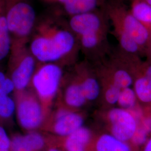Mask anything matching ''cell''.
Returning <instances> with one entry per match:
<instances>
[{"label":"cell","instance_id":"1","mask_svg":"<svg viewBox=\"0 0 151 151\" xmlns=\"http://www.w3.org/2000/svg\"><path fill=\"white\" fill-rule=\"evenodd\" d=\"M28 44L38 63H56L72 52L76 39L70 28L47 19L37 22Z\"/></svg>","mask_w":151,"mask_h":151},{"label":"cell","instance_id":"2","mask_svg":"<svg viewBox=\"0 0 151 151\" xmlns=\"http://www.w3.org/2000/svg\"><path fill=\"white\" fill-rule=\"evenodd\" d=\"M12 40L29 42L37 23L30 0H2Z\"/></svg>","mask_w":151,"mask_h":151},{"label":"cell","instance_id":"3","mask_svg":"<svg viewBox=\"0 0 151 151\" xmlns=\"http://www.w3.org/2000/svg\"><path fill=\"white\" fill-rule=\"evenodd\" d=\"M29 42L12 40L11 50L9 55V76L13 81L15 91L27 89L37 65L29 47Z\"/></svg>","mask_w":151,"mask_h":151},{"label":"cell","instance_id":"4","mask_svg":"<svg viewBox=\"0 0 151 151\" xmlns=\"http://www.w3.org/2000/svg\"><path fill=\"white\" fill-rule=\"evenodd\" d=\"M14 100L16 104L17 120L22 129L27 132L42 128L48 111L35 92L30 88L15 91Z\"/></svg>","mask_w":151,"mask_h":151},{"label":"cell","instance_id":"5","mask_svg":"<svg viewBox=\"0 0 151 151\" xmlns=\"http://www.w3.org/2000/svg\"><path fill=\"white\" fill-rule=\"evenodd\" d=\"M63 75L61 67L54 63H39L32 75L29 88L48 111L60 89Z\"/></svg>","mask_w":151,"mask_h":151},{"label":"cell","instance_id":"6","mask_svg":"<svg viewBox=\"0 0 151 151\" xmlns=\"http://www.w3.org/2000/svg\"><path fill=\"white\" fill-rule=\"evenodd\" d=\"M108 118L111 134L119 140L129 143L139 124L135 115L129 110L114 108L109 111Z\"/></svg>","mask_w":151,"mask_h":151},{"label":"cell","instance_id":"7","mask_svg":"<svg viewBox=\"0 0 151 151\" xmlns=\"http://www.w3.org/2000/svg\"><path fill=\"white\" fill-rule=\"evenodd\" d=\"M83 123L84 120L80 114L61 108L54 113L50 120L45 123L42 128L60 138H64L83 127Z\"/></svg>","mask_w":151,"mask_h":151},{"label":"cell","instance_id":"8","mask_svg":"<svg viewBox=\"0 0 151 151\" xmlns=\"http://www.w3.org/2000/svg\"><path fill=\"white\" fill-rule=\"evenodd\" d=\"M111 13L114 25L121 27L128 34L140 48L148 44L151 38V32L130 12L120 10Z\"/></svg>","mask_w":151,"mask_h":151},{"label":"cell","instance_id":"9","mask_svg":"<svg viewBox=\"0 0 151 151\" xmlns=\"http://www.w3.org/2000/svg\"><path fill=\"white\" fill-rule=\"evenodd\" d=\"M69 27L72 32L80 37L92 32L104 31L101 18L92 12L72 16Z\"/></svg>","mask_w":151,"mask_h":151},{"label":"cell","instance_id":"10","mask_svg":"<svg viewBox=\"0 0 151 151\" xmlns=\"http://www.w3.org/2000/svg\"><path fill=\"white\" fill-rule=\"evenodd\" d=\"M46 145L47 139L42 134L37 130L29 131L11 137L10 151H42Z\"/></svg>","mask_w":151,"mask_h":151},{"label":"cell","instance_id":"11","mask_svg":"<svg viewBox=\"0 0 151 151\" xmlns=\"http://www.w3.org/2000/svg\"><path fill=\"white\" fill-rule=\"evenodd\" d=\"M63 139L62 146L65 151H89L91 143V130L82 127Z\"/></svg>","mask_w":151,"mask_h":151},{"label":"cell","instance_id":"12","mask_svg":"<svg viewBox=\"0 0 151 151\" xmlns=\"http://www.w3.org/2000/svg\"><path fill=\"white\" fill-rule=\"evenodd\" d=\"M93 151H137L129 142L119 140L111 134H103L95 140Z\"/></svg>","mask_w":151,"mask_h":151},{"label":"cell","instance_id":"13","mask_svg":"<svg viewBox=\"0 0 151 151\" xmlns=\"http://www.w3.org/2000/svg\"><path fill=\"white\" fill-rule=\"evenodd\" d=\"M12 38L6 19L3 1L0 0V62L10 54Z\"/></svg>","mask_w":151,"mask_h":151},{"label":"cell","instance_id":"14","mask_svg":"<svg viewBox=\"0 0 151 151\" xmlns=\"http://www.w3.org/2000/svg\"><path fill=\"white\" fill-rule=\"evenodd\" d=\"M70 15L92 12L99 4V0H58Z\"/></svg>","mask_w":151,"mask_h":151},{"label":"cell","instance_id":"15","mask_svg":"<svg viewBox=\"0 0 151 151\" xmlns=\"http://www.w3.org/2000/svg\"><path fill=\"white\" fill-rule=\"evenodd\" d=\"M63 100L66 106L70 108L82 107L86 102L79 83H71L66 87L63 94Z\"/></svg>","mask_w":151,"mask_h":151},{"label":"cell","instance_id":"16","mask_svg":"<svg viewBox=\"0 0 151 151\" xmlns=\"http://www.w3.org/2000/svg\"><path fill=\"white\" fill-rule=\"evenodd\" d=\"M130 13L151 33V5L143 0H134Z\"/></svg>","mask_w":151,"mask_h":151},{"label":"cell","instance_id":"17","mask_svg":"<svg viewBox=\"0 0 151 151\" xmlns=\"http://www.w3.org/2000/svg\"><path fill=\"white\" fill-rule=\"evenodd\" d=\"M136 96L141 103L151 105V84L145 76L136 79L134 89Z\"/></svg>","mask_w":151,"mask_h":151},{"label":"cell","instance_id":"18","mask_svg":"<svg viewBox=\"0 0 151 151\" xmlns=\"http://www.w3.org/2000/svg\"><path fill=\"white\" fill-rule=\"evenodd\" d=\"M115 32L119 38V42L122 47L127 52L129 53H136L140 50V47L128 34L118 26L114 25Z\"/></svg>","mask_w":151,"mask_h":151},{"label":"cell","instance_id":"19","mask_svg":"<svg viewBox=\"0 0 151 151\" xmlns=\"http://www.w3.org/2000/svg\"><path fill=\"white\" fill-rule=\"evenodd\" d=\"M81 88L87 101H93L99 97L100 87L99 82L93 77H88L81 84Z\"/></svg>","mask_w":151,"mask_h":151},{"label":"cell","instance_id":"20","mask_svg":"<svg viewBox=\"0 0 151 151\" xmlns=\"http://www.w3.org/2000/svg\"><path fill=\"white\" fill-rule=\"evenodd\" d=\"M16 111L14 99L10 96L0 98V122L9 121Z\"/></svg>","mask_w":151,"mask_h":151},{"label":"cell","instance_id":"21","mask_svg":"<svg viewBox=\"0 0 151 151\" xmlns=\"http://www.w3.org/2000/svg\"><path fill=\"white\" fill-rule=\"evenodd\" d=\"M137 97L134 90L128 87L122 90L118 104L122 109L127 110L135 109Z\"/></svg>","mask_w":151,"mask_h":151},{"label":"cell","instance_id":"22","mask_svg":"<svg viewBox=\"0 0 151 151\" xmlns=\"http://www.w3.org/2000/svg\"><path fill=\"white\" fill-rule=\"evenodd\" d=\"M133 78L129 73L124 70H117L114 74L113 84L123 90L130 87L133 83Z\"/></svg>","mask_w":151,"mask_h":151},{"label":"cell","instance_id":"23","mask_svg":"<svg viewBox=\"0 0 151 151\" xmlns=\"http://www.w3.org/2000/svg\"><path fill=\"white\" fill-rule=\"evenodd\" d=\"M15 91V87L11 78L0 71V98L9 96Z\"/></svg>","mask_w":151,"mask_h":151},{"label":"cell","instance_id":"24","mask_svg":"<svg viewBox=\"0 0 151 151\" xmlns=\"http://www.w3.org/2000/svg\"><path fill=\"white\" fill-rule=\"evenodd\" d=\"M104 32H95L82 35L81 37V43L82 46L86 49L95 48L102 38Z\"/></svg>","mask_w":151,"mask_h":151},{"label":"cell","instance_id":"25","mask_svg":"<svg viewBox=\"0 0 151 151\" xmlns=\"http://www.w3.org/2000/svg\"><path fill=\"white\" fill-rule=\"evenodd\" d=\"M150 137V135L149 134L138 124L135 134L132 137L129 143L133 147L138 149L140 147L143 146L146 144Z\"/></svg>","mask_w":151,"mask_h":151},{"label":"cell","instance_id":"26","mask_svg":"<svg viewBox=\"0 0 151 151\" xmlns=\"http://www.w3.org/2000/svg\"><path fill=\"white\" fill-rule=\"evenodd\" d=\"M121 91L122 89L113 83L109 87L105 94V97L107 103L110 105H114L118 103Z\"/></svg>","mask_w":151,"mask_h":151},{"label":"cell","instance_id":"27","mask_svg":"<svg viewBox=\"0 0 151 151\" xmlns=\"http://www.w3.org/2000/svg\"><path fill=\"white\" fill-rule=\"evenodd\" d=\"M11 138L5 128L0 125V151H10Z\"/></svg>","mask_w":151,"mask_h":151},{"label":"cell","instance_id":"28","mask_svg":"<svg viewBox=\"0 0 151 151\" xmlns=\"http://www.w3.org/2000/svg\"><path fill=\"white\" fill-rule=\"evenodd\" d=\"M143 75L145 76L146 78H147L151 84V64L147 65L145 67Z\"/></svg>","mask_w":151,"mask_h":151},{"label":"cell","instance_id":"29","mask_svg":"<svg viewBox=\"0 0 151 151\" xmlns=\"http://www.w3.org/2000/svg\"><path fill=\"white\" fill-rule=\"evenodd\" d=\"M142 151H151V135L147 141L146 144L143 146V148Z\"/></svg>","mask_w":151,"mask_h":151},{"label":"cell","instance_id":"30","mask_svg":"<svg viewBox=\"0 0 151 151\" xmlns=\"http://www.w3.org/2000/svg\"><path fill=\"white\" fill-rule=\"evenodd\" d=\"M47 151H65L60 149L59 148H57L56 147H49Z\"/></svg>","mask_w":151,"mask_h":151},{"label":"cell","instance_id":"31","mask_svg":"<svg viewBox=\"0 0 151 151\" xmlns=\"http://www.w3.org/2000/svg\"><path fill=\"white\" fill-rule=\"evenodd\" d=\"M148 49H149V53L150 54L151 57V39H150V42H149V43H148Z\"/></svg>","mask_w":151,"mask_h":151},{"label":"cell","instance_id":"32","mask_svg":"<svg viewBox=\"0 0 151 151\" xmlns=\"http://www.w3.org/2000/svg\"><path fill=\"white\" fill-rule=\"evenodd\" d=\"M143 1H144L145 2H146L147 4L151 5V0H143Z\"/></svg>","mask_w":151,"mask_h":151}]
</instances>
